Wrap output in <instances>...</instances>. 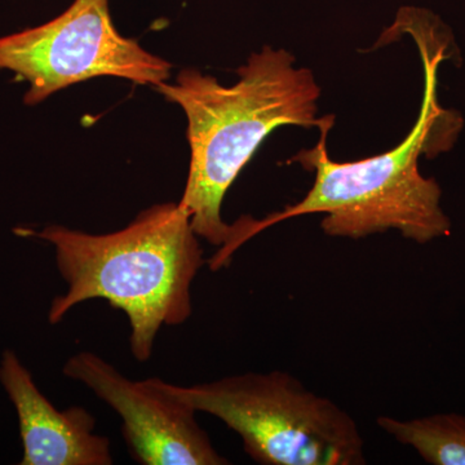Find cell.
<instances>
[{
    "mask_svg": "<svg viewBox=\"0 0 465 465\" xmlns=\"http://www.w3.org/2000/svg\"><path fill=\"white\" fill-rule=\"evenodd\" d=\"M396 27L414 38L424 67V96L418 121L396 148L361 161L338 163L330 158L326 142L333 121L320 128L313 149L299 152L289 163L314 171L316 179L298 203L264 220L247 217L243 243L269 226L309 213H324L321 228L330 237L361 240L388 231L400 232L419 244L446 237L451 222L440 207L439 183L419 171L421 155L434 158L457 142L463 118L439 103V69L449 58L451 35L436 15L403 8Z\"/></svg>",
    "mask_w": 465,
    "mask_h": 465,
    "instance_id": "obj_1",
    "label": "cell"
},
{
    "mask_svg": "<svg viewBox=\"0 0 465 465\" xmlns=\"http://www.w3.org/2000/svg\"><path fill=\"white\" fill-rule=\"evenodd\" d=\"M293 65L290 52L265 45L238 69L232 85L186 69L174 84L155 87L188 118L191 170L179 206L195 234L220 250L231 246L237 232L222 217L226 192L266 137L283 125L321 128L335 119L318 118L321 88L311 70Z\"/></svg>",
    "mask_w": 465,
    "mask_h": 465,
    "instance_id": "obj_2",
    "label": "cell"
},
{
    "mask_svg": "<svg viewBox=\"0 0 465 465\" xmlns=\"http://www.w3.org/2000/svg\"><path fill=\"white\" fill-rule=\"evenodd\" d=\"M16 232L48 242L56 250L67 291L52 302V324L81 302L108 300L130 321L131 351L145 362L161 327L180 326L192 316V283L204 264L203 251L191 217L179 203L155 204L122 231L108 234L60 225Z\"/></svg>",
    "mask_w": 465,
    "mask_h": 465,
    "instance_id": "obj_3",
    "label": "cell"
},
{
    "mask_svg": "<svg viewBox=\"0 0 465 465\" xmlns=\"http://www.w3.org/2000/svg\"><path fill=\"white\" fill-rule=\"evenodd\" d=\"M162 385L240 434L256 463L366 464L365 440L354 419L287 372H247L192 387Z\"/></svg>",
    "mask_w": 465,
    "mask_h": 465,
    "instance_id": "obj_4",
    "label": "cell"
},
{
    "mask_svg": "<svg viewBox=\"0 0 465 465\" xmlns=\"http://www.w3.org/2000/svg\"><path fill=\"white\" fill-rule=\"evenodd\" d=\"M171 67L118 33L109 0H75L50 23L0 38V69L25 79L30 106L96 76L157 87L170 78Z\"/></svg>",
    "mask_w": 465,
    "mask_h": 465,
    "instance_id": "obj_5",
    "label": "cell"
},
{
    "mask_svg": "<svg viewBox=\"0 0 465 465\" xmlns=\"http://www.w3.org/2000/svg\"><path fill=\"white\" fill-rule=\"evenodd\" d=\"M64 374L84 382L122 419V434L143 465H225L198 424L195 410L164 390L161 379L133 381L105 360L81 351L70 357Z\"/></svg>",
    "mask_w": 465,
    "mask_h": 465,
    "instance_id": "obj_6",
    "label": "cell"
},
{
    "mask_svg": "<svg viewBox=\"0 0 465 465\" xmlns=\"http://www.w3.org/2000/svg\"><path fill=\"white\" fill-rule=\"evenodd\" d=\"M0 381L16 407L23 440L21 465H112L110 442L94 433L84 407L57 410L45 399L14 351L3 354Z\"/></svg>",
    "mask_w": 465,
    "mask_h": 465,
    "instance_id": "obj_7",
    "label": "cell"
},
{
    "mask_svg": "<svg viewBox=\"0 0 465 465\" xmlns=\"http://www.w3.org/2000/svg\"><path fill=\"white\" fill-rule=\"evenodd\" d=\"M381 430L397 442L410 446L433 465H465V416L437 414L401 419L379 416Z\"/></svg>",
    "mask_w": 465,
    "mask_h": 465,
    "instance_id": "obj_8",
    "label": "cell"
}]
</instances>
